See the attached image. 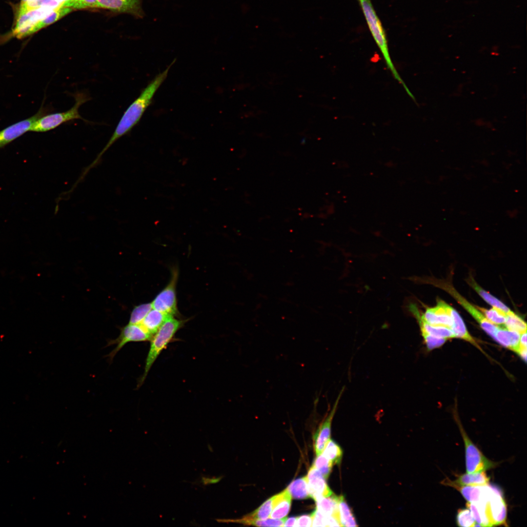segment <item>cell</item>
<instances>
[{
  "label": "cell",
  "mask_w": 527,
  "mask_h": 527,
  "mask_svg": "<svg viewBox=\"0 0 527 527\" xmlns=\"http://www.w3.org/2000/svg\"><path fill=\"white\" fill-rule=\"evenodd\" d=\"M175 60L162 72L158 74L141 92L123 113L111 138L96 159L85 170L89 171L98 164L102 155L118 139L126 135L139 122L152 102L155 93L167 76Z\"/></svg>",
  "instance_id": "obj_1"
},
{
  "label": "cell",
  "mask_w": 527,
  "mask_h": 527,
  "mask_svg": "<svg viewBox=\"0 0 527 527\" xmlns=\"http://www.w3.org/2000/svg\"><path fill=\"white\" fill-rule=\"evenodd\" d=\"M363 10L372 36L380 49L386 67L394 79L400 83L407 94L411 98L413 95L403 81L390 56L385 31L378 18L370 0H358Z\"/></svg>",
  "instance_id": "obj_2"
},
{
  "label": "cell",
  "mask_w": 527,
  "mask_h": 527,
  "mask_svg": "<svg viewBox=\"0 0 527 527\" xmlns=\"http://www.w3.org/2000/svg\"><path fill=\"white\" fill-rule=\"evenodd\" d=\"M183 322L178 320L173 316L169 317L161 326L151 339V344L146 359L144 373L139 382L140 386L147 374L162 351L171 341L177 331L182 327Z\"/></svg>",
  "instance_id": "obj_3"
},
{
  "label": "cell",
  "mask_w": 527,
  "mask_h": 527,
  "mask_svg": "<svg viewBox=\"0 0 527 527\" xmlns=\"http://www.w3.org/2000/svg\"><path fill=\"white\" fill-rule=\"evenodd\" d=\"M75 99L74 105L68 110L47 115L39 118L32 125L30 131L44 132L52 130L61 124L76 119H84L80 114L79 109L85 102L90 100L88 94L83 92H77L73 94Z\"/></svg>",
  "instance_id": "obj_4"
},
{
  "label": "cell",
  "mask_w": 527,
  "mask_h": 527,
  "mask_svg": "<svg viewBox=\"0 0 527 527\" xmlns=\"http://www.w3.org/2000/svg\"><path fill=\"white\" fill-rule=\"evenodd\" d=\"M477 507L488 527L507 523V507L502 493L496 487L485 500L477 502Z\"/></svg>",
  "instance_id": "obj_5"
},
{
  "label": "cell",
  "mask_w": 527,
  "mask_h": 527,
  "mask_svg": "<svg viewBox=\"0 0 527 527\" xmlns=\"http://www.w3.org/2000/svg\"><path fill=\"white\" fill-rule=\"evenodd\" d=\"M457 422L465 444L466 472L485 471L495 467L496 463L485 457L467 436L460 423Z\"/></svg>",
  "instance_id": "obj_6"
},
{
  "label": "cell",
  "mask_w": 527,
  "mask_h": 527,
  "mask_svg": "<svg viewBox=\"0 0 527 527\" xmlns=\"http://www.w3.org/2000/svg\"><path fill=\"white\" fill-rule=\"evenodd\" d=\"M152 337L140 324H130L122 327L119 337L110 340L107 345H117L116 347L108 355L109 360L112 361L117 353L128 343L145 342L150 340Z\"/></svg>",
  "instance_id": "obj_7"
},
{
  "label": "cell",
  "mask_w": 527,
  "mask_h": 527,
  "mask_svg": "<svg viewBox=\"0 0 527 527\" xmlns=\"http://www.w3.org/2000/svg\"><path fill=\"white\" fill-rule=\"evenodd\" d=\"M178 273L175 271L168 284L151 303L152 308L162 312L173 316L177 313L176 284Z\"/></svg>",
  "instance_id": "obj_8"
},
{
  "label": "cell",
  "mask_w": 527,
  "mask_h": 527,
  "mask_svg": "<svg viewBox=\"0 0 527 527\" xmlns=\"http://www.w3.org/2000/svg\"><path fill=\"white\" fill-rule=\"evenodd\" d=\"M42 106L38 112L30 118L13 124L0 131V148L4 147L26 132L30 131L34 122L45 114Z\"/></svg>",
  "instance_id": "obj_9"
},
{
  "label": "cell",
  "mask_w": 527,
  "mask_h": 527,
  "mask_svg": "<svg viewBox=\"0 0 527 527\" xmlns=\"http://www.w3.org/2000/svg\"><path fill=\"white\" fill-rule=\"evenodd\" d=\"M344 390L339 393L330 411L321 423L314 435V448L317 455L322 454L327 442L330 439L331 425Z\"/></svg>",
  "instance_id": "obj_10"
},
{
  "label": "cell",
  "mask_w": 527,
  "mask_h": 527,
  "mask_svg": "<svg viewBox=\"0 0 527 527\" xmlns=\"http://www.w3.org/2000/svg\"><path fill=\"white\" fill-rule=\"evenodd\" d=\"M448 305L445 302L438 301L436 306L428 308L423 314L420 313L421 318L432 325H440L451 328L453 321L448 310Z\"/></svg>",
  "instance_id": "obj_11"
},
{
  "label": "cell",
  "mask_w": 527,
  "mask_h": 527,
  "mask_svg": "<svg viewBox=\"0 0 527 527\" xmlns=\"http://www.w3.org/2000/svg\"><path fill=\"white\" fill-rule=\"evenodd\" d=\"M142 0H97L98 8L113 11L130 14L137 18H142Z\"/></svg>",
  "instance_id": "obj_12"
},
{
  "label": "cell",
  "mask_w": 527,
  "mask_h": 527,
  "mask_svg": "<svg viewBox=\"0 0 527 527\" xmlns=\"http://www.w3.org/2000/svg\"><path fill=\"white\" fill-rule=\"evenodd\" d=\"M306 477L310 497L315 501L333 494L327 485L325 479L313 466L310 468Z\"/></svg>",
  "instance_id": "obj_13"
},
{
  "label": "cell",
  "mask_w": 527,
  "mask_h": 527,
  "mask_svg": "<svg viewBox=\"0 0 527 527\" xmlns=\"http://www.w3.org/2000/svg\"><path fill=\"white\" fill-rule=\"evenodd\" d=\"M456 300L479 323L481 328L494 339L498 326L488 321L476 307H475L461 296L454 288H446Z\"/></svg>",
  "instance_id": "obj_14"
},
{
  "label": "cell",
  "mask_w": 527,
  "mask_h": 527,
  "mask_svg": "<svg viewBox=\"0 0 527 527\" xmlns=\"http://www.w3.org/2000/svg\"><path fill=\"white\" fill-rule=\"evenodd\" d=\"M409 308L418 322L422 336L429 335L446 339L455 338L450 328L443 326L432 325L424 321L421 318L418 309L414 305H412Z\"/></svg>",
  "instance_id": "obj_15"
},
{
  "label": "cell",
  "mask_w": 527,
  "mask_h": 527,
  "mask_svg": "<svg viewBox=\"0 0 527 527\" xmlns=\"http://www.w3.org/2000/svg\"><path fill=\"white\" fill-rule=\"evenodd\" d=\"M489 477L487 476L485 471L467 473L461 474L458 476L454 481L449 479H445L442 483L443 485L449 486L453 485L459 486H483L488 484Z\"/></svg>",
  "instance_id": "obj_16"
},
{
  "label": "cell",
  "mask_w": 527,
  "mask_h": 527,
  "mask_svg": "<svg viewBox=\"0 0 527 527\" xmlns=\"http://www.w3.org/2000/svg\"><path fill=\"white\" fill-rule=\"evenodd\" d=\"M291 499L292 497L287 488L274 495L270 517L277 519L285 518L290 510Z\"/></svg>",
  "instance_id": "obj_17"
},
{
  "label": "cell",
  "mask_w": 527,
  "mask_h": 527,
  "mask_svg": "<svg viewBox=\"0 0 527 527\" xmlns=\"http://www.w3.org/2000/svg\"><path fill=\"white\" fill-rule=\"evenodd\" d=\"M448 310L453 321V325L451 329L453 331L455 337L466 341L479 348L475 340L468 332L463 320L457 311L449 305H448Z\"/></svg>",
  "instance_id": "obj_18"
},
{
  "label": "cell",
  "mask_w": 527,
  "mask_h": 527,
  "mask_svg": "<svg viewBox=\"0 0 527 527\" xmlns=\"http://www.w3.org/2000/svg\"><path fill=\"white\" fill-rule=\"evenodd\" d=\"M171 316L152 308L140 324L153 336L165 321Z\"/></svg>",
  "instance_id": "obj_19"
},
{
  "label": "cell",
  "mask_w": 527,
  "mask_h": 527,
  "mask_svg": "<svg viewBox=\"0 0 527 527\" xmlns=\"http://www.w3.org/2000/svg\"><path fill=\"white\" fill-rule=\"evenodd\" d=\"M274 496L265 501L257 509L249 515L234 522L246 525L252 520H264L268 518L271 514L273 504Z\"/></svg>",
  "instance_id": "obj_20"
},
{
  "label": "cell",
  "mask_w": 527,
  "mask_h": 527,
  "mask_svg": "<svg viewBox=\"0 0 527 527\" xmlns=\"http://www.w3.org/2000/svg\"><path fill=\"white\" fill-rule=\"evenodd\" d=\"M339 496L334 494L328 497L321 498L316 501V508L325 516H339Z\"/></svg>",
  "instance_id": "obj_21"
},
{
  "label": "cell",
  "mask_w": 527,
  "mask_h": 527,
  "mask_svg": "<svg viewBox=\"0 0 527 527\" xmlns=\"http://www.w3.org/2000/svg\"><path fill=\"white\" fill-rule=\"evenodd\" d=\"M338 512L341 527L358 526L351 508L343 496H339Z\"/></svg>",
  "instance_id": "obj_22"
},
{
  "label": "cell",
  "mask_w": 527,
  "mask_h": 527,
  "mask_svg": "<svg viewBox=\"0 0 527 527\" xmlns=\"http://www.w3.org/2000/svg\"><path fill=\"white\" fill-rule=\"evenodd\" d=\"M287 489L294 499H304L310 497L306 476L292 481Z\"/></svg>",
  "instance_id": "obj_23"
},
{
  "label": "cell",
  "mask_w": 527,
  "mask_h": 527,
  "mask_svg": "<svg viewBox=\"0 0 527 527\" xmlns=\"http://www.w3.org/2000/svg\"><path fill=\"white\" fill-rule=\"evenodd\" d=\"M469 283L481 297L486 303L492 306L493 307L497 308L506 314L511 311L510 309L501 301L480 287L477 283H476L472 278H471V280H469Z\"/></svg>",
  "instance_id": "obj_24"
},
{
  "label": "cell",
  "mask_w": 527,
  "mask_h": 527,
  "mask_svg": "<svg viewBox=\"0 0 527 527\" xmlns=\"http://www.w3.org/2000/svg\"><path fill=\"white\" fill-rule=\"evenodd\" d=\"M322 453L330 461L333 465L340 464L343 454L340 446L330 439L327 442Z\"/></svg>",
  "instance_id": "obj_25"
},
{
  "label": "cell",
  "mask_w": 527,
  "mask_h": 527,
  "mask_svg": "<svg viewBox=\"0 0 527 527\" xmlns=\"http://www.w3.org/2000/svg\"><path fill=\"white\" fill-rule=\"evenodd\" d=\"M504 325L508 330L516 331L520 334L527 331L526 323L512 311L506 314Z\"/></svg>",
  "instance_id": "obj_26"
},
{
  "label": "cell",
  "mask_w": 527,
  "mask_h": 527,
  "mask_svg": "<svg viewBox=\"0 0 527 527\" xmlns=\"http://www.w3.org/2000/svg\"><path fill=\"white\" fill-rule=\"evenodd\" d=\"M486 318L494 324L502 325H505L506 319V314L502 311L493 307L490 309L477 307Z\"/></svg>",
  "instance_id": "obj_27"
},
{
  "label": "cell",
  "mask_w": 527,
  "mask_h": 527,
  "mask_svg": "<svg viewBox=\"0 0 527 527\" xmlns=\"http://www.w3.org/2000/svg\"><path fill=\"white\" fill-rule=\"evenodd\" d=\"M332 465L331 462L322 453L317 455L312 466L318 470L323 477L327 479L331 473Z\"/></svg>",
  "instance_id": "obj_28"
},
{
  "label": "cell",
  "mask_w": 527,
  "mask_h": 527,
  "mask_svg": "<svg viewBox=\"0 0 527 527\" xmlns=\"http://www.w3.org/2000/svg\"><path fill=\"white\" fill-rule=\"evenodd\" d=\"M152 308L151 303L143 304L136 306L131 314L129 324H140Z\"/></svg>",
  "instance_id": "obj_29"
},
{
  "label": "cell",
  "mask_w": 527,
  "mask_h": 527,
  "mask_svg": "<svg viewBox=\"0 0 527 527\" xmlns=\"http://www.w3.org/2000/svg\"><path fill=\"white\" fill-rule=\"evenodd\" d=\"M458 526L462 527L478 526L470 510L468 508L460 509L456 517Z\"/></svg>",
  "instance_id": "obj_30"
},
{
  "label": "cell",
  "mask_w": 527,
  "mask_h": 527,
  "mask_svg": "<svg viewBox=\"0 0 527 527\" xmlns=\"http://www.w3.org/2000/svg\"><path fill=\"white\" fill-rule=\"evenodd\" d=\"M494 339L503 346L510 349L511 345V331L506 327H500L498 326L495 332Z\"/></svg>",
  "instance_id": "obj_31"
},
{
  "label": "cell",
  "mask_w": 527,
  "mask_h": 527,
  "mask_svg": "<svg viewBox=\"0 0 527 527\" xmlns=\"http://www.w3.org/2000/svg\"><path fill=\"white\" fill-rule=\"evenodd\" d=\"M286 518L280 519H266L264 520H252L248 522L246 525L261 527H283Z\"/></svg>",
  "instance_id": "obj_32"
},
{
  "label": "cell",
  "mask_w": 527,
  "mask_h": 527,
  "mask_svg": "<svg viewBox=\"0 0 527 527\" xmlns=\"http://www.w3.org/2000/svg\"><path fill=\"white\" fill-rule=\"evenodd\" d=\"M427 348L429 350L434 349L442 346L447 339L437 337L429 335L422 336Z\"/></svg>",
  "instance_id": "obj_33"
},
{
  "label": "cell",
  "mask_w": 527,
  "mask_h": 527,
  "mask_svg": "<svg viewBox=\"0 0 527 527\" xmlns=\"http://www.w3.org/2000/svg\"><path fill=\"white\" fill-rule=\"evenodd\" d=\"M312 519L311 527H326V516L323 514L318 509L311 514Z\"/></svg>",
  "instance_id": "obj_34"
},
{
  "label": "cell",
  "mask_w": 527,
  "mask_h": 527,
  "mask_svg": "<svg viewBox=\"0 0 527 527\" xmlns=\"http://www.w3.org/2000/svg\"><path fill=\"white\" fill-rule=\"evenodd\" d=\"M71 8L73 9L98 8L97 0H74Z\"/></svg>",
  "instance_id": "obj_35"
},
{
  "label": "cell",
  "mask_w": 527,
  "mask_h": 527,
  "mask_svg": "<svg viewBox=\"0 0 527 527\" xmlns=\"http://www.w3.org/2000/svg\"><path fill=\"white\" fill-rule=\"evenodd\" d=\"M311 514L303 515L297 517L295 527H311Z\"/></svg>",
  "instance_id": "obj_36"
},
{
  "label": "cell",
  "mask_w": 527,
  "mask_h": 527,
  "mask_svg": "<svg viewBox=\"0 0 527 527\" xmlns=\"http://www.w3.org/2000/svg\"><path fill=\"white\" fill-rule=\"evenodd\" d=\"M527 347H521L519 345L516 352L520 357L525 362L527 361Z\"/></svg>",
  "instance_id": "obj_37"
},
{
  "label": "cell",
  "mask_w": 527,
  "mask_h": 527,
  "mask_svg": "<svg viewBox=\"0 0 527 527\" xmlns=\"http://www.w3.org/2000/svg\"><path fill=\"white\" fill-rule=\"evenodd\" d=\"M58 2L61 7H66L71 8L72 5L74 0H53Z\"/></svg>",
  "instance_id": "obj_38"
},
{
  "label": "cell",
  "mask_w": 527,
  "mask_h": 527,
  "mask_svg": "<svg viewBox=\"0 0 527 527\" xmlns=\"http://www.w3.org/2000/svg\"><path fill=\"white\" fill-rule=\"evenodd\" d=\"M297 517H291L286 518L284 521V527H295Z\"/></svg>",
  "instance_id": "obj_39"
},
{
  "label": "cell",
  "mask_w": 527,
  "mask_h": 527,
  "mask_svg": "<svg viewBox=\"0 0 527 527\" xmlns=\"http://www.w3.org/2000/svg\"><path fill=\"white\" fill-rule=\"evenodd\" d=\"M519 346L523 347H527V331H525L521 334Z\"/></svg>",
  "instance_id": "obj_40"
},
{
  "label": "cell",
  "mask_w": 527,
  "mask_h": 527,
  "mask_svg": "<svg viewBox=\"0 0 527 527\" xmlns=\"http://www.w3.org/2000/svg\"><path fill=\"white\" fill-rule=\"evenodd\" d=\"M220 480V478L217 479H208L205 477H203L202 480H203V484L205 485H208L209 484L214 483L218 482Z\"/></svg>",
  "instance_id": "obj_41"
}]
</instances>
